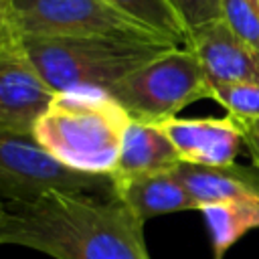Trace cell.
<instances>
[{
    "label": "cell",
    "instance_id": "12",
    "mask_svg": "<svg viewBox=\"0 0 259 259\" xmlns=\"http://www.w3.org/2000/svg\"><path fill=\"white\" fill-rule=\"evenodd\" d=\"M180 156L158 123L132 119L123 132L119 158L109 174L111 180H125L134 176L174 170Z\"/></svg>",
    "mask_w": 259,
    "mask_h": 259
},
{
    "label": "cell",
    "instance_id": "1",
    "mask_svg": "<svg viewBox=\"0 0 259 259\" xmlns=\"http://www.w3.org/2000/svg\"><path fill=\"white\" fill-rule=\"evenodd\" d=\"M0 243L55 259H150L144 225L115 194L53 190L32 202L12 204Z\"/></svg>",
    "mask_w": 259,
    "mask_h": 259
},
{
    "label": "cell",
    "instance_id": "21",
    "mask_svg": "<svg viewBox=\"0 0 259 259\" xmlns=\"http://www.w3.org/2000/svg\"><path fill=\"white\" fill-rule=\"evenodd\" d=\"M247 2H251L255 8H259V0H247Z\"/></svg>",
    "mask_w": 259,
    "mask_h": 259
},
{
    "label": "cell",
    "instance_id": "8",
    "mask_svg": "<svg viewBox=\"0 0 259 259\" xmlns=\"http://www.w3.org/2000/svg\"><path fill=\"white\" fill-rule=\"evenodd\" d=\"M174 144L180 162L192 166H231L245 148L243 130L231 117H172L158 123Z\"/></svg>",
    "mask_w": 259,
    "mask_h": 259
},
{
    "label": "cell",
    "instance_id": "5",
    "mask_svg": "<svg viewBox=\"0 0 259 259\" xmlns=\"http://www.w3.org/2000/svg\"><path fill=\"white\" fill-rule=\"evenodd\" d=\"M53 190L111 196L113 182L109 176L73 172L49 156L32 136L0 127V198L26 204Z\"/></svg>",
    "mask_w": 259,
    "mask_h": 259
},
{
    "label": "cell",
    "instance_id": "20",
    "mask_svg": "<svg viewBox=\"0 0 259 259\" xmlns=\"http://www.w3.org/2000/svg\"><path fill=\"white\" fill-rule=\"evenodd\" d=\"M8 204H6V200H2L0 198V233H2V227H4V223H6V219H8Z\"/></svg>",
    "mask_w": 259,
    "mask_h": 259
},
{
    "label": "cell",
    "instance_id": "15",
    "mask_svg": "<svg viewBox=\"0 0 259 259\" xmlns=\"http://www.w3.org/2000/svg\"><path fill=\"white\" fill-rule=\"evenodd\" d=\"M212 99L239 125L259 121V83H212Z\"/></svg>",
    "mask_w": 259,
    "mask_h": 259
},
{
    "label": "cell",
    "instance_id": "13",
    "mask_svg": "<svg viewBox=\"0 0 259 259\" xmlns=\"http://www.w3.org/2000/svg\"><path fill=\"white\" fill-rule=\"evenodd\" d=\"M198 210L204 217L217 259H223V255L249 231L259 229V202L225 200L204 204Z\"/></svg>",
    "mask_w": 259,
    "mask_h": 259
},
{
    "label": "cell",
    "instance_id": "14",
    "mask_svg": "<svg viewBox=\"0 0 259 259\" xmlns=\"http://www.w3.org/2000/svg\"><path fill=\"white\" fill-rule=\"evenodd\" d=\"M115 6L119 12L136 20L138 24L146 26L156 36L176 45L188 47L190 32L174 12L168 0H105Z\"/></svg>",
    "mask_w": 259,
    "mask_h": 259
},
{
    "label": "cell",
    "instance_id": "11",
    "mask_svg": "<svg viewBox=\"0 0 259 259\" xmlns=\"http://www.w3.org/2000/svg\"><path fill=\"white\" fill-rule=\"evenodd\" d=\"M174 172L178 174L198 208L225 200L259 202V168L239 166L237 162L231 166L214 168L180 162Z\"/></svg>",
    "mask_w": 259,
    "mask_h": 259
},
{
    "label": "cell",
    "instance_id": "19",
    "mask_svg": "<svg viewBox=\"0 0 259 259\" xmlns=\"http://www.w3.org/2000/svg\"><path fill=\"white\" fill-rule=\"evenodd\" d=\"M243 140H245V148L255 164V168H259V121H251V123H243Z\"/></svg>",
    "mask_w": 259,
    "mask_h": 259
},
{
    "label": "cell",
    "instance_id": "10",
    "mask_svg": "<svg viewBox=\"0 0 259 259\" xmlns=\"http://www.w3.org/2000/svg\"><path fill=\"white\" fill-rule=\"evenodd\" d=\"M113 194L132 210V214L144 225L146 221L198 208L182 180L174 170L154 172L144 176H134L125 180H111Z\"/></svg>",
    "mask_w": 259,
    "mask_h": 259
},
{
    "label": "cell",
    "instance_id": "16",
    "mask_svg": "<svg viewBox=\"0 0 259 259\" xmlns=\"http://www.w3.org/2000/svg\"><path fill=\"white\" fill-rule=\"evenodd\" d=\"M223 20L241 40L259 51V8L247 0H223Z\"/></svg>",
    "mask_w": 259,
    "mask_h": 259
},
{
    "label": "cell",
    "instance_id": "18",
    "mask_svg": "<svg viewBox=\"0 0 259 259\" xmlns=\"http://www.w3.org/2000/svg\"><path fill=\"white\" fill-rule=\"evenodd\" d=\"M18 42H20V34L14 24L10 0H0V53Z\"/></svg>",
    "mask_w": 259,
    "mask_h": 259
},
{
    "label": "cell",
    "instance_id": "4",
    "mask_svg": "<svg viewBox=\"0 0 259 259\" xmlns=\"http://www.w3.org/2000/svg\"><path fill=\"white\" fill-rule=\"evenodd\" d=\"M107 93L132 119L160 123L198 99H212V85L196 55L182 47L142 65Z\"/></svg>",
    "mask_w": 259,
    "mask_h": 259
},
{
    "label": "cell",
    "instance_id": "3",
    "mask_svg": "<svg viewBox=\"0 0 259 259\" xmlns=\"http://www.w3.org/2000/svg\"><path fill=\"white\" fill-rule=\"evenodd\" d=\"M22 51L55 91H109L125 75L152 59L182 49L160 40H123L109 36H22Z\"/></svg>",
    "mask_w": 259,
    "mask_h": 259
},
{
    "label": "cell",
    "instance_id": "9",
    "mask_svg": "<svg viewBox=\"0 0 259 259\" xmlns=\"http://www.w3.org/2000/svg\"><path fill=\"white\" fill-rule=\"evenodd\" d=\"M188 49L212 83H259V51L241 40L225 20L190 34Z\"/></svg>",
    "mask_w": 259,
    "mask_h": 259
},
{
    "label": "cell",
    "instance_id": "2",
    "mask_svg": "<svg viewBox=\"0 0 259 259\" xmlns=\"http://www.w3.org/2000/svg\"><path fill=\"white\" fill-rule=\"evenodd\" d=\"M130 121V113L105 91H61L36 121L32 138L65 168L109 176Z\"/></svg>",
    "mask_w": 259,
    "mask_h": 259
},
{
    "label": "cell",
    "instance_id": "7",
    "mask_svg": "<svg viewBox=\"0 0 259 259\" xmlns=\"http://www.w3.org/2000/svg\"><path fill=\"white\" fill-rule=\"evenodd\" d=\"M55 91L42 81L32 63L14 45L0 53V127L8 132L28 134L47 111Z\"/></svg>",
    "mask_w": 259,
    "mask_h": 259
},
{
    "label": "cell",
    "instance_id": "6",
    "mask_svg": "<svg viewBox=\"0 0 259 259\" xmlns=\"http://www.w3.org/2000/svg\"><path fill=\"white\" fill-rule=\"evenodd\" d=\"M10 6L20 38L109 36L123 40L168 42L105 0H10Z\"/></svg>",
    "mask_w": 259,
    "mask_h": 259
},
{
    "label": "cell",
    "instance_id": "17",
    "mask_svg": "<svg viewBox=\"0 0 259 259\" xmlns=\"http://www.w3.org/2000/svg\"><path fill=\"white\" fill-rule=\"evenodd\" d=\"M186 30L192 34L223 20V0H168Z\"/></svg>",
    "mask_w": 259,
    "mask_h": 259
}]
</instances>
